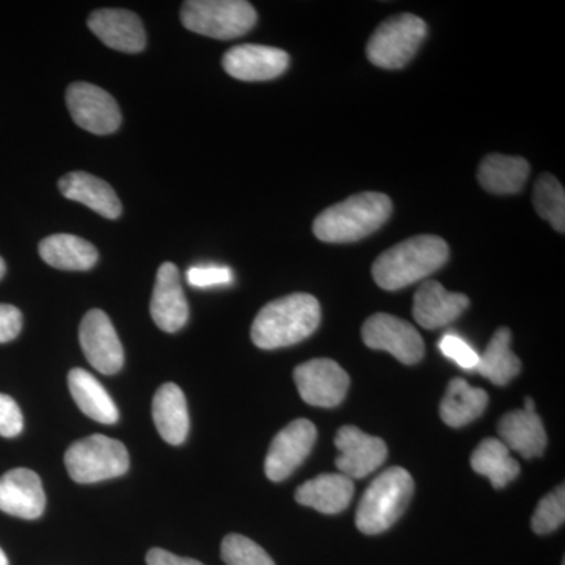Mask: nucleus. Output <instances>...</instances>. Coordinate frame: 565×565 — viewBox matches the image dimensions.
I'll use <instances>...</instances> for the list:
<instances>
[{"label": "nucleus", "instance_id": "obj_1", "mask_svg": "<svg viewBox=\"0 0 565 565\" xmlns=\"http://www.w3.org/2000/svg\"><path fill=\"white\" fill-rule=\"evenodd\" d=\"M321 323V305L311 294H289L267 303L252 326L253 344L264 351L288 348L311 337Z\"/></svg>", "mask_w": 565, "mask_h": 565}, {"label": "nucleus", "instance_id": "obj_2", "mask_svg": "<svg viewBox=\"0 0 565 565\" xmlns=\"http://www.w3.org/2000/svg\"><path fill=\"white\" fill-rule=\"evenodd\" d=\"M449 247L434 234L394 245L375 259L373 277L385 291H397L429 277L448 263Z\"/></svg>", "mask_w": 565, "mask_h": 565}, {"label": "nucleus", "instance_id": "obj_3", "mask_svg": "<svg viewBox=\"0 0 565 565\" xmlns=\"http://www.w3.org/2000/svg\"><path fill=\"white\" fill-rule=\"evenodd\" d=\"M392 212V200L385 193H356L321 212L313 223V233L327 244L356 243L385 225Z\"/></svg>", "mask_w": 565, "mask_h": 565}, {"label": "nucleus", "instance_id": "obj_4", "mask_svg": "<svg viewBox=\"0 0 565 565\" xmlns=\"http://www.w3.org/2000/svg\"><path fill=\"white\" fill-rule=\"evenodd\" d=\"M415 482L404 468L392 467L371 482L356 509L355 525L366 535L390 530L404 514L412 497Z\"/></svg>", "mask_w": 565, "mask_h": 565}, {"label": "nucleus", "instance_id": "obj_5", "mask_svg": "<svg viewBox=\"0 0 565 565\" xmlns=\"http://www.w3.org/2000/svg\"><path fill=\"white\" fill-rule=\"evenodd\" d=\"M256 11L245 0H189L181 21L188 31L215 40L239 39L256 24Z\"/></svg>", "mask_w": 565, "mask_h": 565}, {"label": "nucleus", "instance_id": "obj_6", "mask_svg": "<svg viewBox=\"0 0 565 565\" xmlns=\"http://www.w3.org/2000/svg\"><path fill=\"white\" fill-rule=\"evenodd\" d=\"M65 467L73 481L95 484L125 475L129 470V452L121 441L95 434L70 446Z\"/></svg>", "mask_w": 565, "mask_h": 565}, {"label": "nucleus", "instance_id": "obj_7", "mask_svg": "<svg viewBox=\"0 0 565 565\" xmlns=\"http://www.w3.org/2000/svg\"><path fill=\"white\" fill-rule=\"evenodd\" d=\"M427 25L415 14H397L382 22L370 41L366 54L370 62L379 68H404L426 39Z\"/></svg>", "mask_w": 565, "mask_h": 565}, {"label": "nucleus", "instance_id": "obj_8", "mask_svg": "<svg viewBox=\"0 0 565 565\" xmlns=\"http://www.w3.org/2000/svg\"><path fill=\"white\" fill-rule=\"evenodd\" d=\"M66 106L74 122L96 136L118 131L121 111L114 96L98 85L74 82L66 90Z\"/></svg>", "mask_w": 565, "mask_h": 565}, {"label": "nucleus", "instance_id": "obj_9", "mask_svg": "<svg viewBox=\"0 0 565 565\" xmlns=\"http://www.w3.org/2000/svg\"><path fill=\"white\" fill-rule=\"evenodd\" d=\"M364 344L375 351L392 353L404 364H416L424 356L422 334L412 323L396 316L377 313L364 322L362 329Z\"/></svg>", "mask_w": 565, "mask_h": 565}, {"label": "nucleus", "instance_id": "obj_10", "mask_svg": "<svg viewBox=\"0 0 565 565\" xmlns=\"http://www.w3.org/2000/svg\"><path fill=\"white\" fill-rule=\"evenodd\" d=\"M294 381L305 403L333 408L343 403L351 379L337 362L315 359L294 370Z\"/></svg>", "mask_w": 565, "mask_h": 565}, {"label": "nucleus", "instance_id": "obj_11", "mask_svg": "<svg viewBox=\"0 0 565 565\" xmlns=\"http://www.w3.org/2000/svg\"><path fill=\"white\" fill-rule=\"evenodd\" d=\"M318 438V429L308 419H296L275 435L266 456L267 478L274 482L285 481L310 456Z\"/></svg>", "mask_w": 565, "mask_h": 565}, {"label": "nucleus", "instance_id": "obj_12", "mask_svg": "<svg viewBox=\"0 0 565 565\" xmlns=\"http://www.w3.org/2000/svg\"><path fill=\"white\" fill-rule=\"evenodd\" d=\"M82 351L98 373L117 374L125 364V351L109 316L103 310H90L82 319L79 329Z\"/></svg>", "mask_w": 565, "mask_h": 565}, {"label": "nucleus", "instance_id": "obj_13", "mask_svg": "<svg viewBox=\"0 0 565 565\" xmlns=\"http://www.w3.org/2000/svg\"><path fill=\"white\" fill-rule=\"evenodd\" d=\"M340 456L337 467L348 478L362 479L384 465L388 449L382 438L364 434L355 426H344L334 437Z\"/></svg>", "mask_w": 565, "mask_h": 565}, {"label": "nucleus", "instance_id": "obj_14", "mask_svg": "<svg viewBox=\"0 0 565 565\" xmlns=\"http://www.w3.org/2000/svg\"><path fill=\"white\" fill-rule=\"evenodd\" d=\"M222 66L226 74L237 81H270L288 70L289 55L278 47L239 44L223 55Z\"/></svg>", "mask_w": 565, "mask_h": 565}, {"label": "nucleus", "instance_id": "obj_15", "mask_svg": "<svg viewBox=\"0 0 565 565\" xmlns=\"http://www.w3.org/2000/svg\"><path fill=\"white\" fill-rule=\"evenodd\" d=\"M151 318L167 333L181 330L189 321V303L182 291L180 270L173 263H163L152 289Z\"/></svg>", "mask_w": 565, "mask_h": 565}, {"label": "nucleus", "instance_id": "obj_16", "mask_svg": "<svg viewBox=\"0 0 565 565\" xmlns=\"http://www.w3.org/2000/svg\"><path fill=\"white\" fill-rule=\"evenodd\" d=\"M44 508L46 494L35 471L17 468L0 478V511L18 519L36 520Z\"/></svg>", "mask_w": 565, "mask_h": 565}, {"label": "nucleus", "instance_id": "obj_17", "mask_svg": "<svg viewBox=\"0 0 565 565\" xmlns=\"http://www.w3.org/2000/svg\"><path fill=\"white\" fill-rule=\"evenodd\" d=\"M88 29L110 50L137 54L147 46L143 24L129 10L103 9L93 11Z\"/></svg>", "mask_w": 565, "mask_h": 565}, {"label": "nucleus", "instance_id": "obj_18", "mask_svg": "<svg viewBox=\"0 0 565 565\" xmlns=\"http://www.w3.org/2000/svg\"><path fill=\"white\" fill-rule=\"evenodd\" d=\"M468 305L465 294L446 291L438 281H426L415 294L414 318L424 329H441L456 321Z\"/></svg>", "mask_w": 565, "mask_h": 565}, {"label": "nucleus", "instance_id": "obj_19", "mask_svg": "<svg viewBox=\"0 0 565 565\" xmlns=\"http://www.w3.org/2000/svg\"><path fill=\"white\" fill-rule=\"evenodd\" d=\"M58 189L65 199L73 200L92 211L98 212L103 217L115 221L120 217L122 206L114 189L102 178L85 172H71L58 181Z\"/></svg>", "mask_w": 565, "mask_h": 565}, {"label": "nucleus", "instance_id": "obj_20", "mask_svg": "<svg viewBox=\"0 0 565 565\" xmlns=\"http://www.w3.org/2000/svg\"><path fill=\"white\" fill-rule=\"evenodd\" d=\"M152 419L167 444L180 446L189 435V411L184 393L177 384H163L152 399Z\"/></svg>", "mask_w": 565, "mask_h": 565}, {"label": "nucleus", "instance_id": "obj_21", "mask_svg": "<svg viewBox=\"0 0 565 565\" xmlns=\"http://www.w3.org/2000/svg\"><path fill=\"white\" fill-rule=\"evenodd\" d=\"M355 486L348 476L326 473L300 486L296 492L297 503L313 508L322 514H340L351 504Z\"/></svg>", "mask_w": 565, "mask_h": 565}, {"label": "nucleus", "instance_id": "obj_22", "mask_svg": "<svg viewBox=\"0 0 565 565\" xmlns=\"http://www.w3.org/2000/svg\"><path fill=\"white\" fill-rule=\"evenodd\" d=\"M498 434L508 449L519 452L525 459L544 455L548 441L541 416L523 408L505 414L498 424Z\"/></svg>", "mask_w": 565, "mask_h": 565}, {"label": "nucleus", "instance_id": "obj_23", "mask_svg": "<svg viewBox=\"0 0 565 565\" xmlns=\"http://www.w3.org/2000/svg\"><path fill=\"white\" fill-rule=\"evenodd\" d=\"M71 396L88 418L102 424H114L120 418L117 405L102 382L88 371L74 367L68 374Z\"/></svg>", "mask_w": 565, "mask_h": 565}, {"label": "nucleus", "instance_id": "obj_24", "mask_svg": "<svg viewBox=\"0 0 565 565\" xmlns=\"http://www.w3.org/2000/svg\"><path fill=\"white\" fill-rule=\"evenodd\" d=\"M41 258L61 270H90L98 262L95 245L73 234H52L39 245Z\"/></svg>", "mask_w": 565, "mask_h": 565}, {"label": "nucleus", "instance_id": "obj_25", "mask_svg": "<svg viewBox=\"0 0 565 565\" xmlns=\"http://www.w3.org/2000/svg\"><path fill=\"white\" fill-rule=\"evenodd\" d=\"M530 163L514 156L489 154L481 162L478 180L484 191L494 195H512L522 191L530 177Z\"/></svg>", "mask_w": 565, "mask_h": 565}, {"label": "nucleus", "instance_id": "obj_26", "mask_svg": "<svg viewBox=\"0 0 565 565\" xmlns=\"http://www.w3.org/2000/svg\"><path fill=\"white\" fill-rule=\"evenodd\" d=\"M489 404V394L475 388L463 379H452L440 405L444 423L451 427L467 426L484 414Z\"/></svg>", "mask_w": 565, "mask_h": 565}, {"label": "nucleus", "instance_id": "obj_27", "mask_svg": "<svg viewBox=\"0 0 565 565\" xmlns=\"http://www.w3.org/2000/svg\"><path fill=\"white\" fill-rule=\"evenodd\" d=\"M511 343V330L505 327L498 329L484 353L479 355L475 371H478L482 377L489 379L494 385H508L522 371V363L512 352Z\"/></svg>", "mask_w": 565, "mask_h": 565}, {"label": "nucleus", "instance_id": "obj_28", "mask_svg": "<svg viewBox=\"0 0 565 565\" xmlns=\"http://www.w3.org/2000/svg\"><path fill=\"white\" fill-rule=\"evenodd\" d=\"M470 463L476 473L490 479L493 489H503L520 475L519 462L498 438L481 441L471 455Z\"/></svg>", "mask_w": 565, "mask_h": 565}, {"label": "nucleus", "instance_id": "obj_29", "mask_svg": "<svg viewBox=\"0 0 565 565\" xmlns=\"http://www.w3.org/2000/svg\"><path fill=\"white\" fill-rule=\"evenodd\" d=\"M533 203L537 214L557 233L565 232V192L553 174H542L535 182Z\"/></svg>", "mask_w": 565, "mask_h": 565}, {"label": "nucleus", "instance_id": "obj_30", "mask_svg": "<svg viewBox=\"0 0 565 565\" xmlns=\"http://www.w3.org/2000/svg\"><path fill=\"white\" fill-rule=\"evenodd\" d=\"M221 553L226 565H275L266 550L241 534L226 535Z\"/></svg>", "mask_w": 565, "mask_h": 565}, {"label": "nucleus", "instance_id": "obj_31", "mask_svg": "<svg viewBox=\"0 0 565 565\" xmlns=\"http://www.w3.org/2000/svg\"><path fill=\"white\" fill-rule=\"evenodd\" d=\"M565 520V489L564 486L557 487L552 493L542 498L537 509H535L531 527L534 533L550 534L557 527L564 525Z\"/></svg>", "mask_w": 565, "mask_h": 565}, {"label": "nucleus", "instance_id": "obj_32", "mask_svg": "<svg viewBox=\"0 0 565 565\" xmlns=\"http://www.w3.org/2000/svg\"><path fill=\"white\" fill-rule=\"evenodd\" d=\"M441 353L448 359H451L452 362L459 364L463 370H475L478 366L479 355L476 353L475 349L471 345L465 343L462 338L456 337V334H445L440 340Z\"/></svg>", "mask_w": 565, "mask_h": 565}, {"label": "nucleus", "instance_id": "obj_33", "mask_svg": "<svg viewBox=\"0 0 565 565\" xmlns=\"http://www.w3.org/2000/svg\"><path fill=\"white\" fill-rule=\"evenodd\" d=\"M233 273L228 267L195 266L188 270V281L193 288H214L233 281Z\"/></svg>", "mask_w": 565, "mask_h": 565}, {"label": "nucleus", "instance_id": "obj_34", "mask_svg": "<svg viewBox=\"0 0 565 565\" xmlns=\"http://www.w3.org/2000/svg\"><path fill=\"white\" fill-rule=\"evenodd\" d=\"M24 429V416L13 397L0 394V435L6 438L18 437Z\"/></svg>", "mask_w": 565, "mask_h": 565}, {"label": "nucleus", "instance_id": "obj_35", "mask_svg": "<svg viewBox=\"0 0 565 565\" xmlns=\"http://www.w3.org/2000/svg\"><path fill=\"white\" fill-rule=\"evenodd\" d=\"M22 329V313L13 305L0 303V344L10 343Z\"/></svg>", "mask_w": 565, "mask_h": 565}, {"label": "nucleus", "instance_id": "obj_36", "mask_svg": "<svg viewBox=\"0 0 565 565\" xmlns=\"http://www.w3.org/2000/svg\"><path fill=\"white\" fill-rule=\"evenodd\" d=\"M148 565H204L200 561L191 559V557H181L173 555L162 548H151L147 555Z\"/></svg>", "mask_w": 565, "mask_h": 565}, {"label": "nucleus", "instance_id": "obj_37", "mask_svg": "<svg viewBox=\"0 0 565 565\" xmlns=\"http://www.w3.org/2000/svg\"><path fill=\"white\" fill-rule=\"evenodd\" d=\"M523 411L535 412V404H534V401L531 399V397H526L525 408H523Z\"/></svg>", "mask_w": 565, "mask_h": 565}, {"label": "nucleus", "instance_id": "obj_38", "mask_svg": "<svg viewBox=\"0 0 565 565\" xmlns=\"http://www.w3.org/2000/svg\"><path fill=\"white\" fill-rule=\"evenodd\" d=\"M0 565H9V561H7L6 553L0 548Z\"/></svg>", "mask_w": 565, "mask_h": 565}, {"label": "nucleus", "instance_id": "obj_39", "mask_svg": "<svg viewBox=\"0 0 565 565\" xmlns=\"http://www.w3.org/2000/svg\"><path fill=\"white\" fill-rule=\"evenodd\" d=\"M3 275H6V263L0 258V280H2Z\"/></svg>", "mask_w": 565, "mask_h": 565}]
</instances>
